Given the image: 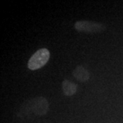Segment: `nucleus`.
Instances as JSON below:
<instances>
[{"mask_svg":"<svg viewBox=\"0 0 123 123\" xmlns=\"http://www.w3.org/2000/svg\"><path fill=\"white\" fill-rule=\"evenodd\" d=\"M48 111V101L43 97H35L25 101L21 106V112L25 115L34 113L38 116H44Z\"/></svg>","mask_w":123,"mask_h":123,"instance_id":"nucleus-1","label":"nucleus"},{"mask_svg":"<svg viewBox=\"0 0 123 123\" xmlns=\"http://www.w3.org/2000/svg\"><path fill=\"white\" fill-rule=\"evenodd\" d=\"M50 52L47 48H42L36 51L30 58L27 66L31 70H36L44 66L49 60Z\"/></svg>","mask_w":123,"mask_h":123,"instance_id":"nucleus-2","label":"nucleus"},{"mask_svg":"<svg viewBox=\"0 0 123 123\" xmlns=\"http://www.w3.org/2000/svg\"><path fill=\"white\" fill-rule=\"evenodd\" d=\"M74 27L77 31L85 33H101L106 30V25L103 23L86 20L77 21Z\"/></svg>","mask_w":123,"mask_h":123,"instance_id":"nucleus-3","label":"nucleus"},{"mask_svg":"<svg viewBox=\"0 0 123 123\" xmlns=\"http://www.w3.org/2000/svg\"><path fill=\"white\" fill-rule=\"evenodd\" d=\"M73 75L75 78L81 82H86L90 77L89 71L82 66H77L73 72Z\"/></svg>","mask_w":123,"mask_h":123,"instance_id":"nucleus-4","label":"nucleus"},{"mask_svg":"<svg viewBox=\"0 0 123 123\" xmlns=\"http://www.w3.org/2000/svg\"><path fill=\"white\" fill-rule=\"evenodd\" d=\"M62 90L66 96L71 97L77 91V86L67 79H64L62 82Z\"/></svg>","mask_w":123,"mask_h":123,"instance_id":"nucleus-5","label":"nucleus"}]
</instances>
